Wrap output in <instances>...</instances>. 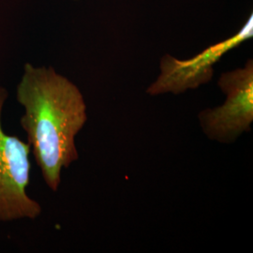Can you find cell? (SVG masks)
I'll list each match as a JSON object with an SVG mask.
<instances>
[{"instance_id":"cell-1","label":"cell","mask_w":253,"mask_h":253,"mask_svg":"<svg viewBox=\"0 0 253 253\" xmlns=\"http://www.w3.org/2000/svg\"><path fill=\"white\" fill-rule=\"evenodd\" d=\"M20 124L48 188L57 191L63 169L78 161L75 139L87 121L79 87L52 67L27 63L16 88Z\"/></svg>"},{"instance_id":"cell-2","label":"cell","mask_w":253,"mask_h":253,"mask_svg":"<svg viewBox=\"0 0 253 253\" xmlns=\"http://www.w3.org/2000/svg\"><path fill=\"white\" fill-rule=\"evenodd\" d=\"M9 92L0 85V221L36 219L42 208L27 194L30 182V145L9 135L2 126V113Z\"/></svg>"},{"instance_id":"cell-3","label":"cell","mask_w":253,"mask_h":253,"mask_svg":"<svg viewBox=\"0 0 253 253\" xmlns=\"http://www.w3.org/2000/svg\"><path fill=\"white\" fill-rule=\"evenodd\" d=\"M217 85L226 96L222 105L201 111L200 126L208 139L230 145L253 123V61L249 59L243 68L223 73Z\"/></svg>"},{"instance_id":"cell-4","label":"cell","mask_w":253,"mask_h":253,"mask_svg":"<svg viewBox=\"0 0 253 253\" xmlns=\"http://www.w3.org/2000/svg\"><path fill=\"white\" fill-rule=\"evenodd\" d=\"M253 13L244 26L233 36L221 41L189 59H178L164 54L160 63V74L146 89L151 96L163 94H181L196 89L210 81L214 75V66L231 50L253 39Z\"/></svg>"}]
</instances>
